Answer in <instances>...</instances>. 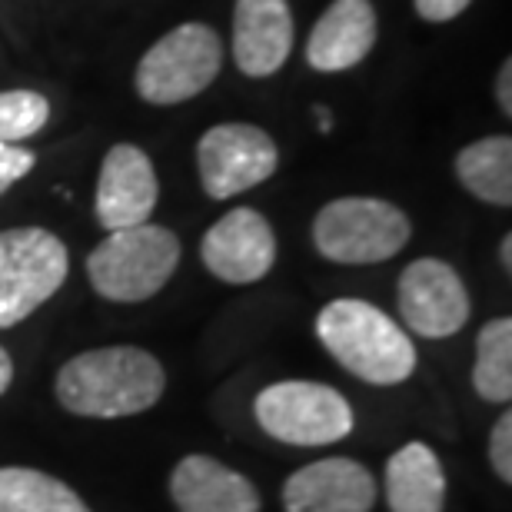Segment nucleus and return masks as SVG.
<instances>
[{"label": "nucleus", "mask_w": 512, "mask_h": 512, "mask_svg": "<svg viewBox=\"0 0 512 512\" xmlns=\"http://www.w3.org/2000/svg\"><path fill=\"white\" fill-rule=\"evenodd\" d=\"M167 373L160 360L140 346H100L77 353L60 366L54 393L74 416L124 419L147 413L160 403Z\"/></svg>", "instance_id": "nucleus-1"}, {"label": "nucleus", "mask_w": 512, "mask_h": 512, "mask_svg": "<svg viewBox=\"0 0 512 512\" xmlns=\"http://www.w3.org/2000/svg\"><path fill=\"white\" fill-rule=\"evenodd\" d=\"M316 336L323 350L363 383L396 386L416 370V346L409 333L366 300L343 296L326 303L316 316Z\"/></svg>", "instance_id": "nucleus-2"}, {"label": "nucleus", "mask_w": 512, "mask_h": 512, "mask_svg": "<svg viewBox=\"0 0 512 512\" xmlns=\"http://www.w3.org/2000/svg\"><path fill=\"white\" fill-rule=\"evenodd\" d=\"M180 266L177 233L160 223L114 230L87 256L90 286L110 303H143L157 296Z\"/></svg>", "instance_id": "nucleus-3"}, {"label": "nucleus", "mask_w": 512, "mask_h": 512, "mask_svg": "<svg viewBox=\"0 0 512 512\" xmlns=\"http://www.w3.org/2000/svg\"><path fill=\"white\" fill-rule=\"evenodd\" d=\"M223 70V37L210 24L187 20L167 30L140 57L133 87L143 104L177 107L200 97Z\"/></svg>", "instance_id": "nucleus-4"}, {"label": "nucleus", "mask_w": 512, "mask_h": 512, "mask_svg": "<svg viewBox=\"0 0 512 512\" xmlns=\"http://www.w3.org/2000/svg\"><path fill=\"white\" fill-rule=\"evenodd\" d=\"M413 237V223L396 203L380 197L330 200L313 220V247L340 266H373L393 260Z\"/></svg>", "instance_id": "nucleus-5"}, {"label": "nucleus", "mask_w": 512, "mask_h": 512, "mask_svg": "<svg viewBox=\"0 0 512 512\" xmlns=\"http://www.w3.org/2000/svg\"><path fill=\"white\" fill-rule=\"evenodd\" d=\"M256 423L286 446H333L353 433V406L340 389L310 380H283L260 389L253 403Z\"/></svg>", "instance_id": "nucleus-6"}, {"label": "nucleus", "mask_w": 512, "mask_h": 512, "mask_svg": "<svg viewBox=\"0 0 512 512\" xmlns=\"http://www.w3.org/2000/svg\"><path fill=\"white\" fill-rule=\"evenodd\" d=\"M64 240L44 227L0 230V330L24 323L67 280Z\"/></svg>", "instance_id": "nucleus-7"}, {"label": "nucleus", "mask_w": 512, "mask_h": 512, "mask_svg": "<svg viewBox=\"0 0 512 512\" xmlns=\"http://www.w3.org/2000/svg\"><path fill=\"white\" fill-rule=\"evenodd\" d=\"M280 167V150L263 127L217 124L197 143L200 187L210 200H233L266 183Z\"/></svg>", "instance_id": "nucleus-8"}, {"label": "nucleus", "mask_w": 512, "mask_h": 512, "mask_svg": "<svg viewBox=\"0 0 512 512\" xmlns=\"http://www.w3.org/2000/svg\"><path fill=\"white\" fill-rule=\"evenodd\" d=\"M396 303L403 323L423 340H449L463 330L473 313L463 276L436 256L413 260L399 273Z\"/></svg>", "instance_id": "nucleus-9"}, {"label": "nucleus", "mask_w": 512, "mask_h": 512, "mask_svg": "<svg viewBox=\"0 0 512 512\" xmlns=\"http://www.w3.org/2000/svg\"><path fill=\"white\" fill-rule=\"evenodd\" d=\"M203 266L230 286L260 283L276 263V233L253 207H233L200 240Z\"/></svg>", "instance_id": "nucleus-10"}, {"label": "nucleus", "mask_w": 512, "mask_h": 512, "mask_svg": "<svg viewBox=\"0 0 512 512\" xmlns=\"http://www.w3.org/2000/svg\"><path fill=\"white\" fill-rule=\"evenodd\" d=\"M160 200V180L153 160L137 143H114L97 173L94 213L107 233L150 223Z\"/></svg>", "instance_id": "nucleus-11"}, {"label": "nucleus", "mask_w": 512, "mask_h": 512, "mask_svg": "<svg viewBox=\"0 0 512 512\" xmlns=\"http://www.w3.org/2000/svg\"><path fill=\"white\" fill-rule=\"evenodd\" d=\"M376 479L346 456L310 463L283 483L286 512H373Z\"/></svg>", "instance_id": "nucleus-12"}, {"label": "nucleus", "mask_w": 512, "mask_h": 512, "mask_svg": "<svg viewBox=\"0 0 512 512\" xmlns=\"http://www.w3.org/2000/svg\"><path fill=\"white\" fill-rule=\"evenodd\" d=\"M290 0H237L233 4V64L243 77H273L293 54Z\"/></svg>", "instance_id": "nucleus-13"}, {"label": "nucleus", "mask_w": 512, "mask_h": 512, "mask_svg": "<svg viewBox=\"0 0 512 512\" xmlns=\"http://www.w3.org/2000/svg\"><path fill=\"white\" fill-rule=\"evenodd\" d=\"M170 499L180 512H260V493L247 476L220 459L193 453L170 473Z\"/></svg>", "instance_id": "nucleus-14"}, {"label": "nucleus", "mask_w": 512, "mask_h": 512, "mask_svg": "<svg viewBox=\"0 0 512 512\" xmlns=\"http://www.w3.org/2000/svg\"><path fill=\"white\" fill-rule=\"evenodd\" d=\"M376 44V10L370 0H333L306 37V64L340 74L370 57Z\"/></svg>", "instance_id": "nucleus-15"}, {"label": "nucleus", "mask_w": 512, "mask_h": 512, "mask_svg": "<svg viewBox=\"0 0 512 512\" xmlns=\"http://www.w3.org/2000/svg\"><path fill=\"white\" fill-rule=\"evenodd\" d=\"M389 512H443L446 473L426 443H406L386 463Z\"/></svg>", "instance_id": "nucleus-16"}, {"label": "nucleus", "mask_w": 512, "mask_h": 512, "mask_svg": "<svg viewBox=\"0 0 512 512\" xmlns=\"http://www.w3.org/2000/svg\"><path fill=\"white\" fill-rule=\"evenodd\" d=\"M456 177L476 200L506 210L512 203V140L506 133L473 140L456 153Z\"/></svg>", "instance_id": "nucleus-17"}, {"label": "nucleus", "mask_w": 512, "mask_h": 512, "mask_svg": "<svg viewBox=\"0 0 512 512\" xmlns=\"http://www.w3.org/2000/svg\"><path fill=\"white\" fill-rule=\"evenodd\" d=\"M0 512H90L67 483L27 466H0Z\"/></svg>", "instance_id": "nucleus-18"}, {"label": "nucleus", "mask_w": 512, "mask_h": 512, "mask_svg": "<svg viewBox=\"0 0 512 512\" xmlns=\"http://www.w3.org/2000/svg\"><path fill=\"white\" fill-rule=\"evenodd\" d=\"M473 389L486 403H509L512 399V320L496 316L476 336V366Z\"/></svg>", "instance_id": "nucleus-19"}, {"label": "nucleus", "mask_w": 512, "mask_h": 512, "mask_svg": "<svg viewBox=\"0 0 512 512\" xmlns=\"http://www.w3.org/2000/svg\"><path fill=\"white\" fill-rule=\"evenodd\" d=\"M50 120V100L37 90L17 87L0 90V140L4 143H24L37 137Z\"/></svg>", "instance_id": "nucleus-20"}, {"label": "nucleus", "mask_w": 512, "mask_h": 512, "mask_svg": "<svg viewBox=\"0 0 512 512\" xmlns=\"http://www.w3.org/2000/svg\"><path fill=\"white\" fill-rule=\"evenodd\" d=\"M37 167V153L24 143H4L0 140V197L27 177Z\"/></svg>", "instance_id": "nucleus-21"}, {"label": "nucleus", "mask_w": 512, "mask_h": 512, "mask_svg": "<svg viewBox=\"0 0 512 512\" xmlns=\"http://www.w3.org/2000/svg\"><path fill=\"white\" fill-rule=\"evenodd\" d=\"M489 463H493V473L503 479V483H512V413L509 409L496 419L493 433H489Z\"/></svg>", "instance_id": "nucleus-22"}, {"label": "nucleus", "mask_w": 512, "mask_h": 512, "mask_svg": "<svg viewBox=\"0 0 512 512\" xmlns=\"http://www.w3.org/2000/svg\"><path fill=\"white\" fill-rule=\"evenodd\" d=\"M413 7L426 24H449L459 14H466L473 0H413Z\"/></svg>", "instance_id": "nucleus-23"}, {"label": "nucleus", "mask_w": 512, "mask_h": 512, "mask_svg": "<svg viewBox=\"0 0 512 512\" xmlns=\"http://www.w3.org/2000/svg\"><path fill=\"white\" fill-rule=\"evenodd\" d=\"M496 104L503 107V114L512 117V60L506 57L503 67L496 74Z\"/></svg>", "instance_id": "nucleus-24"}, {"label": "nucleus", "mask_w": 512, "mask_h": 512, "mask_svg": "<svg viewBox=\"0 0 512 512\" xmlns=\"http://www.w3.org/2000/svg\"><path fill=\"white\" fill-rule=\"evenodd\" d=\"M10 383H14V360H10V353L0 346V396L7 393Z\"/></svg>", "instance_id": "nucleus-25"}, {"label": "nucleus", "mask_w": 512, "mask_h": 512, "mask_svg": "<svg viewBox=\"0 0 512 512\" xmlns=\"http://www.w3.org/2000/svg\"><path fill=\"white\" fill-rule=\"evenodd\" d=\"M499 260H503V270L512 273V237L506 233L503 243H499Z\"/></svg>", "instance_id": "nucleus-26"}]
</instances>
